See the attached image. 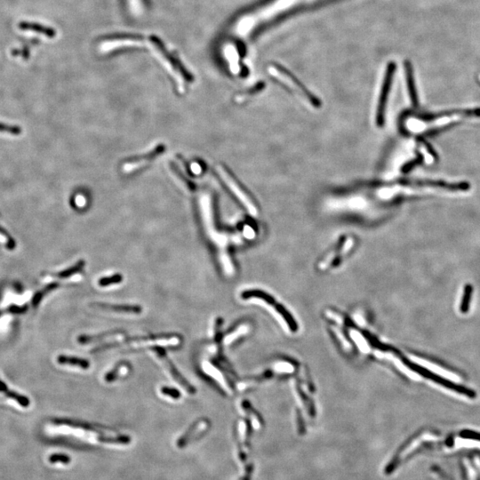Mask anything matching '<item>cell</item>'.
I'll list each match as a JSON object with an SVG mask.
<instances>
[{
	"label": "cell",
	"instance_id": "cell-1",
	"mask_svg": "<svg viewBox=\"0 0 480 480\" xmlns=\"http://www.w3.org/2000/svg\"><path fill=\"white\" fill-rule=\"evenodd\" d=\"M217 172L220 175L221 179L223 181V182H225L227 185L229 190L232 192L233 195L236 197V199L247 209V211L252 216H256L258 214V209L256 207L255 203L251 199V197L247 193V191L243 189L242 186L238 183V181L235 179L232 174L222 166H218Z\"/></svg>",
	"mask_w": 480,
	"mask_h": 480
},
{
	"label": "cell",
	"instance_id": "cell-2",
	"mask_svg": "<svg viewBox=\"0 0 480 480\" xmlns=\"http://www.w3.org/2000/svg\"><path fill=\"white\" fill-rule=\"evenodd\" d=\"M270 73L273 75V77L277 78V80H280V82L285 84L289 89L296 92V94H298L301 97H303L312 105L314 106V107H318L320 105L319 100H317L314 95H312L306 88H304L298 80H296L289 72H287L282 67L275 66L273 67V69H270Z\"/></svg>",
	"mask_w": 480,
	"mask_h": 480
},
{
	"label": "cell",
	"instance_id": "cell-3",
	"mask_svg": "<svg viewBox=\"0 0 480 480\" xmlns=\"http://www.w3.org/2000/svg\"><path fill=\"white\" fill-rule=\"evenodd\" d=\"M406 363L412 370L415 371L416 373H418L419 375H422L423 377L427 378V379H430V380L434 382L438 383V384H440V385L444 386L446 388H447L449 390H453V391L457 392V393H460V394H463L464 396L469 397L470 398H474L476 397V393L473 391H471L470 389L468 388H465L463 386L458 385V384H455L454 382L450 381L447 380V379H444L442 377H440L439 375H435L433 374L432 372L429 371V370L426 369V368H423L422 366L418 365V364H414V363H411L409 361L406 360L405 361Z\"/></svg>",
	"mask_w": 480,
	"mask_h": 480
},
{
	"label": "cell",
	"instance_id": "cell-4",
	"mask_svg": "<svg viewBox=\"0 0 480 480\" xmlns=\"http://www.w3.org/2000/svg\"><path fill=\"white\" fill-rule=\"evenodd\" d=\"M395 69H396V65L393 63H391L387 67V70H386L385 78H384V81H383L381 91L380 98H379V102H378L377 111H376V124L379 127H382L384 124V120H385L386 104H387L388 96H389V93L391 90L392 78H393Z\"/></svg>",
	"mask_w": 480,
	"mask_h": 480
},
{
	"label": "cell",
	"instance_id": "cell-5",
	"mask_svg": "<svg viewBox=\"0 0 480 480\" xmlns=\"http://www.w3.org/2000/svg\"><path fill=\"white\" fill-rule=\"evenodd\" d=\"M400 185L403 186H414V187H431L440 188L451 191L457 190H468L470 189V184L467 182H461L456 183H449L445 181H435V180H403Z\"/></svg>",
	"mask_w": 480,
	"mask_h": 480
},
{
	"label": "cell",
	"instance_id": "cell-6",
	"mask_svg": "<svg viewBox=\"0 0 480 480\" xmlns=\"http://www.w3.org/2000/svg\"><path fill=\"white\" fill-rule=\"evenodd\" d=\"M154 351L156 352L157 356L159 357V359H161V361L163 362L164 364L166 366V368L168 370L170 375H172V377L174 378V380L176 381L179 383L180 385L182 386L189 394L194 395L196 393L195 388L191 385L190 382L186 380L182 375L180 374L177 368L175 367V365L167 358V356L166 354V351L164 350L163 348H161V347L160 348L159 347H155L154 348Z\"/></svg>",
	"mask_w": 480,
	"mask_h": 480
},
{
	"label": "cell",
	"instance_id": "cell-7",
	"mask_svg": "<svg viewBox=\"0 0 480 480\" xmlns=\"http://www.w3.org/2000/svg\"><path fill=\"white\" fill-rule=\"evenodd\" d=\"M460 116L466 117H480V108L476 109H460V110H450V111H440L437 113H423L414 115L415 117L422 121H433L440 117L447 116Z\"/></svg>",
	"mask_w": 480,
	"mask_h": 480
},
{
	"label": "cell",
	"instance_id": "cell-8",
	"mask_svg": "<svg viewBox=\"0 0 480 480\" xmlns=\"http://www.w3.org/2000/svg\"><path fill=\"white\" fill-rule=\"evenodd\" d=\"M163 150V146L160 145L159 147L154 149V150H152V151H150V152H149L147 154H144L143 156H141V158L132 159L130 162L126 164L124 166V170L129 171V172H132L135 169L141 168L142 166L146 165L145 163H148L149 161H151L152 159L156 158V156H158L159 154H161V152Z\"/></svg>",
	"mask_w": 480,
	"mask_h": 480
},
{
	"label": "cell",
	"instance_id": "cell-9",
	"mask_svg": "<svg viewBox=\"0 0 480 480\" xmlns=\"http://www.w3.org/2000/svg\"><path fill=\"white\" fill-rule=\"evenodd\" d=\"M19 28L21 31H30V32H37L45 35L46 37L53 38L55 37V31L49 28V27L44 26L42 24H38L36 22H29V21H21L19 23Z\"/></svg>",
	"mask_w": 480,
	"mask_h": 480
},
{
	"label": "cell",
	"instance_id": "cell-10",
	"mask_svg": "<svg viewBox=\"0 0 480 480\" xmlns=\"http://www.w3.org/2000/svg\"><path fill=\"white\" fill-rule=\"evenodd\" d=\"M405 69H406V84H407V88H408L409 95L411 98L412 104L414 107H417L418 106V96H417L416 87H415L414 80L413 68H412L410 63L406 62Z\"/></svg>",
	"mask_w": 480,
	"mask_h": 480
},
{
	"label": "cell",
	"instance_id": "cell-11",
	"mask_svg": "<svg viewBox=\"0 0 480 480\" xmlns=\"http://www.w3.org/2000/svg\"><path fill=\"white\" fill-rule=\"evenodd\" d=\"M96 306L109 310L112 312H125L129 314H140L143 309L138 305H123V304H110V303H96Z\"/></svg>",
	"mask_w": 480,
	"mask_h": 480
},
{
	"label": "cell",
	"instance_id": "cell-12",
	"mask_svg": "<svg viewBox=\"0 0 480 480\" xmlns=\"http://www.w3.org/2000/svg\"><path fill=\"white\" fill-rule=\"evenodd\" d=\"M59 364H69V365H74L78 366L83 369H88L90 367V362L86 359L77 358V357H69V356H64L61 355L57 359Z\"/></svg>",
	"mask_w": 480,
	"mask_h": 480
},
{
	"label": "cell",
	"instance_id": "cell-13",
	"mask_svg": "<svg viewBox=\"0 0 480 480\" xmlns=\"http://www.w3.org/2000/svg\"><path fill=\"white\" fill-rule=\"evenodd\" d=\"M0 392L5 393V395L8 397L9 398L14 399L16 402H18L23 407H27V406H29V405H30V400L28 399V397L22 396V395H20V394L15 392V391H10L6 387V385H5V382H3L1 380H0Z\"/></svg>",
	"mask_w": 480,
	"mask_h": 480
},
{
	"label": "cell",
	"instance_id": "cell-14",
	"mask_svg": "<svg viewBox=\"0 0 480 480\" xmlns=\"http://www.w3.org/2000/svg\"><path fill=\"white\" fill-rule=\"evenodd\" d=\"M129 371H130V366L126 363L117 364L115 368H113L105 375V381L107 382H112L114 381L117 380L119 376L127 375Z\"/></svg>",
	"mask_w": 480,
	"mask_h": 480
},
{
	"label": "cell",
	"instance_id": "cell-15",
	"mask_svg": "<svg viewBox=\"0 0 480 480\" xmlns=\"http://www.w3.org/2000/svg\"><path fill=\"white\" fill-rule=\"evenodd\" d=\"M202 423H203V422H198V423H196L195 425H194V426H192V428L190 429V430H189L188 432L186 433L182 438H180L179 442H178L179 447H183V446H185L186 444L189 442V440H190V439H191V438H193L195 437L196 435H197V433L200 432L201 430H202V429L205 427V425L202 427V425H201Z\"/></svg>",
	"mask_w": 480,
	"mask_h": 480
},
{
	"label": "cell",
	"instance_id": "cell-16",
	"mask_svg": "<svg viewBox=\"0 0 480 480\" xmlns=\"http://www.w3.org/2000/svg\"><path fill=\"white\" fill-rule=\"evenodd\" d=\"M119 334V332H105V333H102L100 335H94V336H88V335H82L79 338V343H82V344H85V343H95L96 341L98 340H105L107 338L114 337L116 335H118Z\"/></svg>",
	"mask_w": 480,
	"mask_h": 480
},
{
	"label": "cell",
	"instance_id": "cell-17",
	"mask_svg": "<svg viewBox=\"0 0 480 480\" xmlns=\"http://www.w3.org/2000/svg\"><path fill=\"white\" fill-rule=\"evenodd\" d=\"M471 295H472V286L470 285H466L464 288V294L463 296V301L461 303V312L466 313L469 311Z\"/></svg>",
	"mask_w": 480,
	"mask_h": 480
},
{
	"label": "cell",
	"instance_id": "cell-18",
	"mask_svg": "<svg viewBox=\"0 0 480 480\" xmlns=\"http://www.w3.org/2000/svg\"><path fill=\"white\" fill-rule=\"evenodd\" d=\"M122 281H123L122 275L115 274L113 275V276H111V277H106V278L100 279L98 281V284H99L100 286L106 287V286H109V285L119 284V283H121Z\"/></svg>",
	"mask_w": 480,
	"mask_h": 480
},
{
	"label": "cell",
	"instance_id": "cell-19",
	"mask_svg": "<svg viewBox=\"0 0 480 480\" xmlns=\"http://www.w3.org/2000/svg\"><path fill=\"white\" fill-rule=\"evenodd\" d=\"M57 287H58V284H57V283H53V284H50V285H48L47 287H45L43 290L37 293V294L34 296V297H33V300H32V304H33V306H37V304L40 302L41 299H42L45 295H47L48 292H51L52 290H54V289H55V288H57Z\"/></svg>",
	"mask_w": 480,
	"mask_h": 480
},
{
	"label": "cell",
	"instance_id": "cell-20",
	"mask_svg": "<svg viewBox=\"0 0 480 480\" xmlns=\"http://www.w3.org/2000/svg\"><path fill=\"white\" fill-rule=\"evenodd\" d=\"M84 261H80L76 265L72 266L71 268H69V269H66V270H64L63 272L59 273L57 276H58L59 278H61V279H67V278H69V277L72 276V275L77 274L80 270H81V269L84 268Z\"/></svg>",
	"mask_w": 480,
	"mask_h": 480
},
{
	"label": "cell",
	"instance_id": "cell-21",
	"mask_svg": "<svg viewBox=\"0 0 480 480\" xmlns=\"http://www.w3.org/2000/svg\"><path fill=\"white\" fill-rule=\"evenodd\" d=\"M423 161H424V157H423V155H422V153H420V152H417L416 158L414 159H413V160L410 161V162L406 163V165L402 167V171H403L404 173H407V172L411 171L412 169L414 168V167L417 166H419V165H421V164L423 163Z\"/></svg>",
	"mask_w": 480,
	"mask_h": 480
},
{
	"label": "cell",
	"instance_id": "cell-22",
	"mask_svg": "<svg viewBox=\"0 0 480 480\" xmlns=\"http://www.w3.org/2000/svg\"><path fill=\"white\" fill-rule=\"evenodd\" d=\"M459 123H452V124H449L447 126H445V127H438V128H435V129H431L430 131L425 132L424 134H422L423 137H433L435 135H438L439 133L441 132H446L449 129H451L452 127H455V126H458Z\"/></svg>",
	"mask_w": 480,
	"mask_h": 480
},
{
	"label": "cell",
	"instance_id": "cell-23",
	"mask_svg": "<svg viewBox=\"0 0 480 480\" xmlns=\"http://www.w3.org/2000/svg\"><path fill=\"white\" fill-rule=\"evenodd\" d=\"M161 393L165 396L170 397L174 399H179L180 397H182V394L178 390L172 388V387H167V386H165V387L161 388Z\"/></svg>",
	"mask_w": 480,
	"mask_h": 480
},
{
	"label": "cell",
	"instance_id": "cell-24",
	"mask_svg": "<svg viewBox=\"0 0 480 480\" xmlns=\"http://www.w3.org/2000/svg\"><path fill=\"white\" fill-rule=\"evenodd\" d=\"M418 140H419V142H420V143H422V144L425 146V148L427 149L428 152L432 156L433 159H435V160H438V153L436 152V150H435L432 146L430 145V143H428L427 141L424 139L423 136H419V137H418Z\"/></svg>",
	"mask_w": 480,
	"mask_h": 480
},
{
	"label": "cell",
	"instance_id": "cell-25",
	"mask_svg": "<svg viewBox=\"0 0 480 480\" xmlns=\"http://www.w3.org/2000/svg\"><path fill=\"white\" fill-rule=\"evenodd\" d=\"M50 462L52 463H64V464H67L69 463V458L68 456L66 455H60V454H54V455H52L50 457Z\"/></svg>",
	"mask_w": 480,
	"mask_h": 480
},
{
	"label": "cell",
	"instance_id": "cell-26",
	"mask_svg": "<svg viewBox=\"0 0 480 480\" xmlns=\"http://www.w3.org/2000/svg\"><path fill=\"white\" fill-rule=\"evenodd\" d=\"M1 314H2V312H0V315H1Z\"/></svg>",
	"mask_w": 480,
	"mask_h": 480
}]
</instances>
